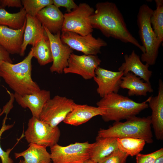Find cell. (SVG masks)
<instances>
[{"instance_id": "cell-1", "label": "cell", "mask_w": 163, "mask_h": 163, "mask_svg": "<svg viewBox=\"0 0 163 163\" xmlns=\"http://www.w3.org/2000/svg\"><path fill=\"white\" fill-rule=\"evenodd\" d=\"M90 17L93 28L99 30L106 37H112L124 43H131L140 50H145L128 30L123 17L117 5L113 2H99Z\"/></svg>"}, {"instance_id": "cell-2", "label": "cell", "mask_w": 163, "mask_h": 163, "mask_svg": "<svg viewBox=\"0 0 163 163\" xmlns=\"http://www.w3.org/2000/svg\"><path fill=\"white\" fill-rule=\"evenodd\" d=\"M33 57L30 50L28 55L21 62L15 64L3 62L0 66V77L15 93L23 95L40 90L31 78Z\"/></svg>"}, {"instance_id": "cell-3", "label": "cell", "mask_w": 163, "mask_h": 163, "mask_svg": "<svg viewBox=\"0 0 163 163\" xmlns=\"http://www.w3.org/2000/svg\"><path fill=\"white\" fill-rule=\"evenodd\" d=\"M96 105L104 109V113L101 117L105 122H118L126 120L136 116L149 107L147 100L138 103L127 97L114 93L101 98Z\"/></svg>"}, {"instance_id": "cell-4", "label": "cell", "mask_w": 163, "mask_h": 163, "mask_svg": "<svg viewBox=\"0 0 163 163\" xmlns=\"http://www.w3.org/2000/svg\"><path fill=\"white\" fill-rule=\"evenodd\" d=\"M97 137L137 138L151 144L153 140L151 116L142 117L135 116L127 119L124 122H115L108 129H100Z\"/></svg>"}, {"instance_id": "cell-5", "label": "cell", "mask_w": 163, "mask_h": 163, "mask_svg": "<svg viewBox=\"0 0 163 163\" xmlns=\"http://www.w3.org/2000/svg\"><path fill=\"white\" fill-rule=\"evenodd\" d=\"M153 11L147 5L143 4L139 7L137 18L139 38L145 50V53L141 55V60L149 66L155 63L161 43L157 39L151 24L150 18Z\"/></svg>"}, {"instance_id": "cell-6", "label": "cell", "mask_w": 163, "mask_h": 163, "mask_svg": "<svg viewBox=\"0 0 163 163\" xmlns=\"http://www.w3.org/2000/svg\"><path fill=\"white\" fill-rule=\"evenodd\" d=\"M60 135V131L58 126L52 127L46 122L32 116L28 121L24 136L29 143L50 147L57 143Z\"/></svg>"}, {"instance_id": "cell-7", "label": "cell", "mask_w": 163, "mask_h": 163, "mask_svg": "<svg viewBox=\"0 0 163 163\" xmlns=\"http://www.w3.org/2000/svg\"><path fill=\"white\" fill-rule=\"evenodd\" d=\"M94 145L88 142L66 146L56 144L50 147L51 160L53 163H84L90 159Z\"/></svg>"}, {"instance_id": "cell-8", "label": "cell", "mask_w": 163, "mask_h": 163, "mask_svg": "<svg viewBox=\"0 0 163 163\" xmlns=\"http://www.w3.org/2000/svg\"><path fill=\"white\" fill-rule=\"evenodd\" d=\"M94 9L85 3H80L71 12L64 14L61 31H69L82 36L92 33L93 31L90 21Z\"/></svg>"}, {"instance_id": "cell-9", "label": "cell", "mask_w": 163, "mask_h": 163, "mask_svg": "<svg viewBox=\"0 0 163 163\" xmlns=\"http://www.w3.org/2000/svg\"><path fill=\"white\" fill-rule=\"evenodd\" d=\"M75 103L64 96L57 95L48 100L44 104L39 117L52 127L57 126L63 121L72 111Z\"/></svg>"}, {"instance_id": "cell-10", "label": "cell", "mask_w": 163, "mask_h": 163, "mask_svg": "<svg viewBox=\"0 0 163 163\" xmlns=\"http://www.w3.org/2000/svg\"><path fill=\"white\" fill-rule=\"evenodd\" d=\"M60 38L62 42L72 50L81 52L86 55H97L101 53V47L107 43L100 37L96 38L92 34L82 36L69 31H62Z\"/></svg>"}, {"instance_id": "cell-11", "label": "cell", "mask_w": 163, "mask_h": 163, "mask_svg": "<svg viewBox=\"0 0 163 163\" xmlns=\"http://www.w3.org/2000/svg\"><path fill=\"white\" fill-rule=\"evenodd\" d=\"M101 62L97 55H79L72 53L63 72L78 74L85 79H90L95 76V71Z\"/></svg>"}, {"instance_id": "cell-12", "label": "cell", "mask_w": 163, "mask_h": 163, "mask_svg": "<svg viewBox=\"0 0 163 163\" xmlns=\"http://www.w3.org/2000/svg\"><path fill=\"white\" fill-rule=\"evenodd\" d=\"M43 27L50 42L53 57V63L50 70L52 73L62 74L68 66V60L71 54L73 53V50L62 42L60 38L61 32L53 34Z\"/></svg>"}, {"instance_id": "cell-13", "label": "cell", "mask_w": 163, "mask_h": 163, "mask_svg": "<svg viewBox=\"0 0 163 163\" xmlns=\"http://www.w3.org/2000/svg\"><path fill=\"white\" fill-rule=\"evenodd\" d=\"M123 76L122 72L112 71L98 67L93 78L98 85L97 93L101 98L111 93H118Z\"/></svg>"}, {"instance_id": "cell-14", "label": "cell", "mask_w": 163, "mask_h": 163, "mask_svg": "<svg viewBox=\"0 0 163 163\" xmlns=\"http://www.w3.org/2000/svg\"><path fill=\"white\" fill-rule=\"evenodd\" d=\"M149 107L152 110L151 125L156 139L163 140V82L162 80L158 81V95L151 96L147 100Z\"/></svg>"}, {"instance_id": "cell-15", "label": "cell", "mask_w": 163, "mask_h": 163, "mask_svg": "<svg viewBox=\"0 0 163 163\" xmlns=\"http://www.w3.org/2000/svg\"><path fill=\"white\" fill-rule=\"evenodd\" d=\"M50 92L44 89L30 94L21 95L14 93V99L21 106L28 108L32 116L39 119L40 115L46 102L50 98Z\"/></svg>"}, {"instance_id": "cell-16", "label": "cell", "mask_w": 163, "mask_h": 163, "mask_svg": "<svg viewBox=\"0 0 163 163\" xmlns=\"http://www.w3.org/2000/svg\"><path fill=\"white\" fill-rule=\"evenodd\" d=\"M26 22V20L23 27L18 30L0 26V45L10 54H20V53Z\"/></svg>"}, {"instance_id": "cell-17", "label": "cell", "mask_w": 163, "mask_h": 163, "mask_svg": "<svg viewBox=\"0 0 163 163\" xmlns=\"http://www.w3.org/2000/svg\"><path fill=\"white\" fill-rule=\"evenodd\" d=\"M26 25L23 36L20 56H24L28 45L32 46L42 39L47 36L43 26L36 17L26 15Z\"/></svg>"}, {"instance_id": "cell-18", "label": "cell", "mask_w": 163, "mask_h": 163, "mask_svg": "<svg viewBox=\"0 0 163 163\" xmlns=\"http://www.w3.org/2000/svg\"><path fill=\"white\" fill-rule=\"evenodd\" d=\"M104 113V108L75 103L72 110L63 122L66 124L78 126L88 122L94 117L101 116Z\"/></svg>"}, {"instance_id": "cell-19", "label": "cell", "mask_w": 163, "mask_h": 163, "mask_svg": "<svg viewBox=\"0 0 163 163\" xmlns=\"http://www.w3.org/2000/svg\"><path fill=\"white\" fill-rule=\"evenodd\" d=\"M125 61L118 68V71L123 72V76L128 73L131 72L145 82L151 84L150 80L152 75V72L149 69V66L143 64L139 56L134 50H133L129 55L127 54L124 56Z\"/></svg>"}, {"instance_id": "cell-20", "label": "cell", "mask_w": 163, "mask_h": 163, "mask_svg": "<svg viewBox=\"0 0 163 163\" xmlns=\"http://www.w3.org/2000/svg\"><path fill=\"white\" fill-rule=\"evenodd\" d=\"M36 17L42 25L51 34H54L61 31L64 14L53 4L43 8Z\"/></svg>"}, {"instance_id": "cell-21", "label": "cell", "mask_w": 163, "mask_h": 163, "mask_svg": "<svg viewBox=\"0 0 163 163\" xmlns=\"http://www.w3.org/2000/svg\"><path fill=\"white\" fill-rule=\"evenodd\" d=\"M120 87L128 89L129 96H145L148 93L153 91L151 84L144 82L140 78L131 72L122 77Z\"/></svg>"}, {"instance_id": "cell-22", "label": "cell", "mask_w": 163, "mask_h": 163, "mask_svg": "<svg viewBox=\"0 0 163 163\" xmlns=\"http://www.w3.org/2000/svg\"><path fill=\"white\" fill-rule=\"evenodd\" d=\"M46 147L30 143L26 150L21 152L15 153L14 157L15 158L21 157L24 158V160H20L18 163H50L51 160L50 154Z\"/></svg>"}, {"instance_id": "cell-23", "label": "cell", "mask_w": 163, "mask_h": 163, "mask_svg": "<svg viewBox=\"0 0 163 163\" xmlns=\"http://www.w3.org/2000/svg\"><path fill=\"white\" fill-rule=\"evenodd\" d=\"M118 149L117 138L97 136L91 150L90 159L99 162Z\"/></svg>"}, {"instance_id": "cell-24", "label": "cell", "mask_w": 163, "mask_h": 163, "mask_svg": "<svg viewBox=\"0 0 163 163\" xmlns=\"http://www.w3.org/2000/svg\"><path fill=\"white\" fill-rule=\"evenodd\" d=\"M26 12L23 7L16 13H10L0 8V26H7L15 30L21 28L26 20Z\"/></svg>"}, {"instance_id": "cell-25", "label": "cell", "mask_w": 163, "mask_h": 163, "mask_svg": "<svg viewBox=\"0 0 163 163\" xmlns=\"http://www.w3.org/2000/svg\"><path fill=\"white\" fill-rule=\"evenodd\" d=\"M33 57L39 64L44 66L53 62L50 42L47 36L38 42L31 49Z\"/></svg>"}, {"instance_id": "cell-26", "label": "cell", "mask_w": 163, "mask_h": 163, "mask_svg": "<svg viewBox=\"0 0 163 163\" xmlns=\"http://www.w3.org/2000/svg\"><path fill=\"white\" fill-rule=\"evenodd\" d=\"M117 143L119 150L133 157L140 153L146 142L141 139L127 138H117Z\"/></svg>"}, {"instance_id": "cell-27", "label": "cell", "mask_w": 163, "mask_h": 163, "mask_svg": "<svg viewBox=\"0 0 163 163\" xmlns=\"http://www.w3.org/2000/svg\"><path fill=\"white\" fill-rule=\"evenodd\" d=\"M156 8L152 11L150 22L153 30L159 42L163 41V0H155Z\"/></svg>"}, {"instance_id": "cell-28", "label": "cell", "mask_w": 163, "mask_h": 163, "mask_svg": "<svg viewBox=\"0 0 163 163\" xmlns=\"http://www.w3.org/2000/svg\"><path fill=\"white\" fill-rule=\"evenodd\" d=\"M23 7L27 14L35 17L46 6L53 4V0H22Z\"/></svg>"}, {"instance_id": "cell-29", "label": "cell", "mask_w": 163, "mask_h": 163, "mask_svg": "<svg viewBox=\"0 0 163 163\" xmlns=\"http://www.w3.org/2000/svg\"><path fill=\"white\" fill-rule=\"evenodd\" d=\"M7 119V115L4 119L2 124L1 129H0V140L1 136L5 131L12 128L14 124L6 125V121ZM12 149H8L6 151H4L2 149L0 144V158L2 161V163H14L13 160L9 156V154Z\"/></svg>"}, {"instance_id": "cell-30", "label": "cell", "mask_w": 163, "mask_h": 163, "mask_svg": "<svg viewBox=\"0 0 163 163\" xmlns=\"http://www.w3.org/2000/svg\"><path fill=\"white\" fill-rule=\"evenodd\" d=\"M129 155L119 149L107 156L99 163H126Z\"/></svg>"}, {"instance_id": "cell-31", "label": "cell", "mask_w": 163, "mask_h": 163, "mask_svg": "<svg viewBox=\"0 0 163 163\" xmlns=\"http://www.w3.org/2000/svg\"><path fill=\"white\" fill-rule=\"evenodd\" d=\"M162 155L163 148L147 154L139 153L136 155V163H154L157 158Z\"/></svg>"}, {"instance_id": "cell-32", "label": "cell", "mask_w": 163, "mask_h": 163, "mask_svg": "<svg viewBox=\"0 0 163 163\" xmlns=\"http://www.w3.org/2000/svg\"><path fill=\"white\" fill-rule=\"evenodd\" d=\"M53 4L59 8L60 7L66 8L67 13L75 9L78 5L73 0H53Z\"/></svg>"}, {"instance_id": "cell-33", "label": "cell", "mask_w": 163, "mask_h": 163, "mask_svg": "<svg viewBox=\"0 0 163 163\" xmlns=\"http://www.w3.org/2000/svg\"><path fill=\"white\" fill-rule=\"evenodd\" d=\"M0 8L4 9L6 7L22 8L20 0H0Z\"/></svg>"}, {"instance_id": "cell-34", "label": "cell", "mask_w": 163, "mask_h": 163, "mask_svg": "<svg viewBox=\"0 0 163 163\" xmlns=\"http://www.w3.org/2000/svg\"><path fill=\"white\" fill-rule=\"evenodd\" d=\"M3 62L12 63L13 61L10 57L9 53L0 45V66Z\"/></svg>"}, {"instance_id": "cell-35", "label": "cell", "mask_w": 163, "mask_h": 163, "mask_svg": "<svg viewBox=\"0 0 163 163\" xmlns=\"http://www.w3.org/2000/svg\"><path fill=\"white\" fill-rule=\"evenodd\" d=\"M154 163H163V155L157 158Z\"/></svg>"}, {"instance_id": "cell-36", "label": "cell", "mask_w": 163, "mask_h": 163, "mask_svg": "<svg viewBox=\"0 0 163 163\" xmlns=\"http://www.w3.org/2000/svg\"><path fill=\"white\" fill-rule=\"evenodd\" d=\"M84 163H99L95 162L91 159H89L85 161Z\"/></svg>"}, {"instance_id": "cell-37", "label": "cell", "mask_w": 163, "mask_h": 163, "mask_svg": "<svg viewBox=\"0 0 163 163\" xmlns=\"http://www.w3.org/2000/svg\"></svg>"}]
</instances>
